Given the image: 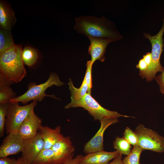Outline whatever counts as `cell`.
Returning <instances> with one entry per match:
<instances>
[{
	"instance_id": "6da1fadb",
	"label": "cell",
	"mask_w": 164,
	"mask_h": 164,
	"mask_svg": "<svg viewBox=\"0 0 164 164\" xmlns=\"http://www.w3.org/2000/svg\"><path fill=\"white\" fill-rule=\"evenodd\" d=\"M74 28L87 37L109 39L112 42L123 38L115 23L104 16H81L75 19Z\"/></svg>"
},
{
	"instance_id": "7a4b0ae2",
	"label": "cell",
	"mask_w": 164,
	"mask_h": 164,
	"mask_svg": "<svg viewBox=\"0 0 164 164\" xmlns=\"http://www.w3.org/2000/svg\"><path fill=\"white\" fill-rule=\"evenodd\" d=\"M21 45L15 44L0 55V73L14 83L21 81L26 72L22 57Z\"/></svg>"
},
{
	"instance_id": "3957f363",
	"label": "cell",
	"mask_w": 164,
	"mask_h": 164,
	"mask_svg": "<svg viewBox=\"0 0 164 164\" xmlns=\"http://www.w3.org/2000/svg\"><path fill=\"white\" fill-rule=\"evenodd\" d=\"M63 84L56 73H51L47 80L44 83L37 85L35 82L29 83L28 85L27 91L22 95L12 99L10 102H20L26 104L31 101H41L46 97L57 98L53 95L46 94L45 91L48 88L53 85L61 87Z\"/></svg>"
},
{
	"instance_id": "277c9868",
	"label": "cell",
	"mask_w": 164,
	"mask_h": 164,
	"mask_svg": "<svg viewBox=\"0 0 164 164\" xmlns=\"http://www.w3.org/2000/svg\"><path fill=\"white\" fill-rule=\"evenodd\" d=\"M164 33V18L162 20V26L158 32L154 36H151L148 33L144 32L143 36L148 39L151 44L152 61L151 65L145 76L144 78L146 81L150 82L155 79L158 72H162L164 70L160 61L161 55L163 50V39Z\"/></svg>"
},
{
	"instance_id": "5b68a950",
	"label": "cell",
	"mask_w": 164,
	"mask_h": 164,
	"mask_svg": "<svg viewBox=\"0 0 164 164\" xmlns=\"http://www.w3.org/2000/svg\"><path fill=\"white\" fill-rule=\"evenodd\" d=\"M80 107L87 111L94 118L100 121L106 119L118 118L119 117H132L121 114L116 111L108 110L100 105L91 94L87 93L85 96L79 100L71 101L65 106V109Z\"/></svg>"
},
{
	"instance_id": "8992f818",
	"label": "cell",
	"mask_w": 164,
	"mask_h": 164,
	"mask_svg": "<svg viewBox=\"0 0 164 164\" xmlns=\"http://www.w3.org/2000/svg\"><path fill=\"white\" fill-rule=\"evenodd\" d=\"M37 101H33L30 104L20 106L19 102H10L6 117L5 131L8 135L17 131L20 126L27 116L37 105Z\"/></svg>"
},
{
	"instance_id": "52a82bcc",
	"label": "cell",
	"mask_w": 164,
	"mask_h": 164,
	"mask_svg": "<svg viewBox=\"0 0 164 164\" xmlns=\"http://www.w3.org/2000/svg\"><path fill=\"white\" fill-rule=\"evenodd\" d=\"M138 138V145L143 150H148L162 153L164 152V137L156 132L146 128L142 124L135 130Z\"/></svg>"
},
{
	"instance_id": "ba28073f",
	"label": "cell",
	"mask_w": 164,
	"mask_h": 164,
	"mask_svg": "<svg viewBox=\"0 0 164 164\" xmlns=\"http://www.w3.org/2000/svg\"><path fill=\"white\" fill-rule=\"evenodd\" d=\"M25 140L17 131L11 132L3 140L0 146V158L22 152Z\"/></svg>"
},
{
	"instance_id": "9c48e42d",
	"label": "cell",
	"mask_w": 164,
	"mask_h": 164,
	"mask_svg": "<svg viewBox=\"0 0 164 164\" xmlns=\"http://www.w3.org/2000/svg\"><path fill=\"white\" fill-rule=\"evenodd\" d=\"M118 118L106 119L100 122L99 130L84 146V152L87 154L104 150L103 135L107 128L111 125L118 122Z\"/></svg>"
},
{
	"instance_id": "30bf717a",
	"label": "cell",
	"mask_w": 164,
	"mask_h": 164,
	"mask_svg": "<svg viewBox=\"0 0 164 164\" xmlns=\"http://www.w3.org/2000/svg\"><path fill=\"white\" fill-rule=\"evenodd\" d=\"M51 149L54 154L53 164H63L73 157L74 147L70 136L63 137L56 142Z\"/></svg>"
},
{
	"instance_id": "8fae6325",
	"label": "cell",
	"mask_w": 164,
	"mask_h": 164,
	"mask_svg": "<svg viewBox=\"0 0 164 164\" xmlns=\"http://www.w3.org/2000/svg\"><path fill=\"white\" fill-rule=\"evenodd\" d=\"M42 120L32 111L20 126L17 132L24 140L35 137L42 126Z\"/></svg>"
},
{
	"instance_id": "7c38bea8",
	"label": "cell",
	"mask_w": 164,
	"mask_h": 164,
	"mask_svg": "<svg viewBox=\"0 0 164 164\" xmlns=\"http://www.w3.org/2000/svg\"><path fill=\"white\" fill-rule=\"evenodd\" d=\"M44 147V141L39 132L35 137L25 140L21 157L32 164L39 153L43 149Z\"/></svg>"
},
{
	"instance_id": "4fadbf2b",
	"label": "cell",
	"mask_w": 164,
	"mask_h": 164,
	"mask_svg": "<svg viewBox=\"0 0 164 164\" xmlns=\"http://www.w3.org/2000/svg\"><path fill=\"white\" fill-rule=\"evenodd\" d=\"M90 41V45L88 49L89 54L91 56V60L94 63L97 60L102 62L105 59L104 54L106 52V48L108 44L112 42L107 39L87 37Z\"/></svg>"
},
{
	"instance_id": "5bb4252c",
	"label": "cell",
	"mask_w": 164,
	"mask_h": 164,
	"mask_svg": "<svg viewBox=\"0 0 164 164\" xmlns=\"http://www.w3.org/2000/svg\"><path fill=\"white\" fill-rule=\"evenodd\" d=\"M120 153L117 150L108 152L101 150L83 156L79 164H108Z\"/></svg>"
},
{
	"instance_id": "9a60e30c",
	"label": "cell",
	"mask_w": 164,
	"mask_h": 164,
	"mask_svg": "<svg viewBox=\"0 0 164 164\" xmlns=\"http://www.w3.org/2000/svg\"><path fill=\"white\" fill-rule=\"evenodd\" d=\"M17 21L13 10L9 3L0 1V29L11 31Z\"/></svg>"
},
{
	"instance_id": "2e32d148",
	"label": "cell",
	"mask_w": 164,
	"mask_h": 164,
	"mask_svg": "<svg viewBox=\"0 0 164 164\" xmlns=\"http://www.w3.org/2000/svg\"><path fill=\"white\" fill-rule=\"evenodd\" d=\"M39 132L44 141L43 149H51L56 142L64 137L61 134L60 126L52 129L47 126L42 125Z\"/></svg>"
},
{
	"instance_id": "e0dca14e",
	"label": "cell",
	"mask_w": 164,
	"mask_h": 164,
	"mask_svg": "<svg viewBox=\"0 0 164 164\" xmlns=\"http://www.w3.org/2000/svg\"><path fill=\"white\" fill-rule=\"evenodd\" d=\"M14 83L0 73V104H9L16 97V93L10 87Z\"/></svg>"
},
{
	"instance_id": "ac0fdd59",
	"label": "cell",
	"mask_w": 164,
	"mask_h": 164,
	"mask_svg": "<svg viewBox=\"0 0 164 164\" xmlns=\"http://www.w3.org/2000/svg\"><path fill=\"white\" fill-rule=\"evenodd\" d=\"M68 84L71 93V101H76L79 100L87 93L88 87L84 77L79 88L74 86L72 80L70 78L69 79Z\"/></svg>"
},
{
	"instance_id": "d6986e66",
	"label": "cell",
	"mask_w": 164,
	"mask_h": 164,
	"mask_svg": "<svg viewBox=\"0 0 164 164\" xmlns=\"http://www.w3.org/2000/svg\"><path fill=\"white\" fill-rule=\"evenodd\" d=\"M22 57L24 63L31 67L37 62L39 55L36 49L30 46H26L22 49Z\"/></svg>"
},
{
	"instance_id": "ffe728a7",
	"label": "cell",
	"mask_w": 164,
	"mask_h": 164,
	"mask_svg": "<svg viewBox=\"0 0 164 164\" xmlns=\"http://www.w3.org/2000/svg\"><path fill=\"white\" fill-rule=\"evenodd\" d=\"M15 44L11 31L0 29V55Z\"/></svg>"
},
{
	"instance_id": "44dd1931",
	"label": "cell",
	"mask_w": 164,
	"mask_h": 164,
	"mask_svg": "<svg viewBox=\"0 0 164 164\" xmlns=\"http://www.w3.org/2000/svg\"><path fill=\"white\" fill-rule=\"evenodd\" d=\"M54 154L51 149H43L31 164H53Z\"/></svg>"
},
{
	"instance_id": "7402d4cb",
	"label": "cell",
	"mask_w": 164,
	"mask_h": 164,
	"mask_svg": "<svg viewBox=\"0 0 164 164\" xmlns=\"http://www.w3.org/2000/svg\"><path fill=\"white\" fill-rule=\"evenodd\" d=\"M113 145L114 148L120 153L127 155L131 151V145L124 138L117 137L114 141Z\"/></svg>"
},
{
	"instance_id": "603a6c76",
	"label": "cell",
	"mask_w": 164,
	"mask_h": 164,
	"mask_svg": "<svg viewBox=\"0 0 164 164\" xmlns=\"http://www.w3.org/2000/svg\"><path fill=\"white\" fill-rule=\"evenodd\" d=\"M143 151L137 145L133 146L130 153L122 160L123 164H141L140 158Z\"/></svg>"
},
{
	"instance_id": "cb8c5ba5",
	"label": "cell",
	"mask_w": 164,
	"mask_h": 164,
	"mask_svg": "<svg viewBox=\"0 0 164 164\" xmlns=\"http://www.w3.org/2000/svg\"><path fill=\"white\" fill-rule=\"evenodd\" d=\"M8 104H0V137H2L5 130L6 117L8 109Z\"/></svg>"
},
{
	"instance_id": "d4e9b609",
	"label": "cell",
	"mask_w": 164,
	"mask_h": 164,
	"mask_svg": "<svg viewBox=\"0 0 164 164\" xmlns=\"http://www.w3.org/2000/svg\"><path fill=\"white\" fill-rule=\"evenodd\" d=\"M123 138L133 146L138 144V138L135 132L127 127L123 133Z\"/></svg>"
},
{
	"instance_id": "484cf974",
	"label": "cell",
	"mask_w": 164,
	"mask_h": 164,
	"mask_svg": "<svg viewBox=\"0 0 164 164\" xmlns=\"http://www.w3.org/2000/svg\"><path fill=\"white\" fill-rule=\"evenodd\" d=\"M93 63L91 60L87 61L86 64L87 69L84 77L88 87L87 93L91 94L92 87V69Z\"/></svg>"
},
{
	"instance_id": "4316f807",
	"label": "cell",
	"mask_w": 164,
	"mask_h": 164,
	"mask_svg": "<svg viewBox=\"0 0 164 164\" xmlns=\"http://www.w3.org/2000/svg\"><path fill=\"white\" fill-rule=\"evenodd\" d=\"M136 67L139 69V75L142 79H144L145 75L148 70V66L142 58L139 60Z\"/></svg>"
},
{
	"instance_id": "83f0119b",
	"label": "cell",
	"mask_w": 164,
	"mask_h": 164,
	"mask_svg": "<svg viewBox=\"0 0 164 164\" xmlns=\"http://www.w3.org/2000/svg\"><path fill=\"white\" fill-rule=\"evenodd\" d=\"M154 79L159 86V90L161 93L164 94V70L160 74L156 76Z\"/></svg>"
},
{
	"instance_id": "f1b7e54d",
	"label": "cell",
	"mask_w": 164,
	"mask_h": 164,
	"mask_svg": "<svg viewBox=\"0 0 164 164\" xmlns=\"http://www.w3.org/2000/svg\"><path fill=\"white\" fill-rule=\"evenodd\" d=\"M83 156L82 155H78L73 158L72 157L63 164H79Z\"/></svg>"
},
{
	"instance_id": "f546056e",
	"label": "cell",
	"mask_w": 164,
	"mask_h": 164,
	"mask_svg": "<svg viewBox=\"0 0 164 164\" xmlns=\"http://www.w3.org/2000/svg\"><path fill=\"white\" fill-rule=\"evenodd\" d=\"M17 160L5 157L0 158V164H16Z\"/></svg>"
},
{
	"instance_id": "4dcf8cb0",
	"label": "cell",
	"mask_w": 164,
	"mask_h": 164,
	"mask_svg": "<svg viewBox=\"0 0 164 164\" xmlns=\"http://www.w3.org/2000/svg\"><path fill=\"white\" fill-rule=\"evenodd\" d=\"M142 59L148 66L149 69L151 65L152 61V56L151 53L148 52L146 53L143 56Z\"/></svg>"
},
{
	"instance_id": "1f68e13d",
	"label": "cell",
	"mask_w": 164,
	"mask_h": 164,
	"mask_svg": "<svg viewBox=\"0 0 164 164\" xmlns=\"http://www.w3.org/2000/svg\"><path fill=\"white\" fill-rule=\"evenodd\" d=\"M122 155L120 154L108 164H123L122 160Z\"/></svg>"
},
{
	"instance_id": "d6a6232c",
	"label": "cell",
	"mask_w": 164,
	"mask_h": 164,
	"mask_svg": "<svg viewBox=\"0 0 164 164\" xmlns=\"http://www.w3.org/2000/svg\"><path fill=\"white\" fill-rule=\"evenodd\" d=\"M16 164H31L26 159L20 157L17 159V162Z\"/></svg>"
}]
</instances>
